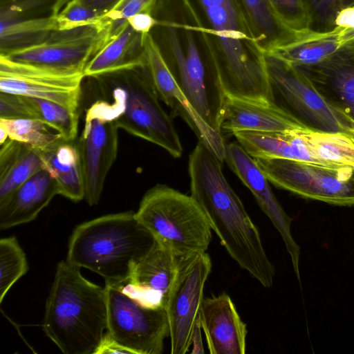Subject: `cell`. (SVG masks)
Here are the masks:
<instances>
[{
    "label": "cell",
    "mask_w": 354,
    "mask_h": 354,
    "mask_svg": "<svg viewBox=\"0 0 354 354\" xmlns=\"http://www.w3.org/2000/svg\"><path fill=\"white\" fill-rule=\"evenodd\" d=\"M226 96L269 102L263 51L237 0H185Z\"/></svg>",
    "instance_id": "6da1fadb"
},
{
    "label": "cell",
    "mask_w": 354,
    "mask_h": 354,
    "mask_svg": "<svg viewBox=\"0 0 354 354\" xmlns=\"http://www.w3.org/2000/svg\"><path fill=\"white\" fill-rule=\"evenodd\" d=\"M222 163L199 140L189 158L191 196L233 260L264 288H270L275 267L267 257L257 227L226 180Z\"/></svg>",
    "instance_id": "7a4b0ae2"
},
{
    "label": "cell",
    "mask_w": 354,
    "mask_h": 354,
    "mask_svg": "<svg viewBox=\"0 0 354 354\" xmlns=\"http://www.w3.org/2000/svg\"><path fill=\"white\" fill-rule=\"evenodd\" d=\"M153 15L158 24L151 34L173 77L206 124L221 133L225 94L189 6L185 0H159Z\"/></svg>",
    "instance_id": "3957f363"
},
{
    "label": "cell",
    "mask_w": 354,
    "mask_h": 354,
    "mask_svg": "<svg viewBox=\"0 0 354 354\" xmlns=\"http://www.w3.org/2000/svg\"><path fill=\"white\" fill-rule=\"evenodd\" d=\"M42 328L64 354H95L107 332L105 287L66 260L58 263L46 299Z\"/></svg>",
    "instance_id": "277c9868"
},
{
    "label": "cell",
    "mask_w": 354,
    "mask_h": 354,
    "mask_svg": "<svg viewBox=\"0 0 354 354\" xmlns=\"http://www.w3.org/2000/svg\"><path fill=\"white\" fill-rule=\"evenodd\" d=\"M155 240L128 211L104 215L77 225L70 236L66 261L121 286Z\"/></svg>",
    "instance_id": "5b68a950"
},
{
    "label": "cell",
    "mask_w": 354,
    "mask_h": 354,
    "mask_svg": "<svg viewBox=\"0 0 354 354\" xmlns=\"http://www.w3.org/2000/svg\"><path fill=\"white\" fill-rule=\"evenodd\" d=\"M90 78L111 103L118 128L163 148L174 158L182 156L178 134L159 102L146 65Z\"/></svg>",
    "instance_id": "8992f818"
},
{
    "label": "cell",
    "mask_w": 354,
    "mask_h": 354,
    "mask_svg": "<svg viewBox=\"0 0 354 354\" xmlns=\"http://www.w3.org/2000/svg\"><path fill=\"white\" fill-rule=\"evenodd\" d=\"M135 216L156 242L181 258L205 252L212 240L211 226L197 202L166 185L145 194Z\"/></svg>",
    "instance_id": "52a82bcc"
},
{
    "label": "cell",
    "mask_w": 354,
    "mask_h": 354,
    "mask_svg": "<svg viewBox=\"0 0 354 354\" xmlns=\"http://www.w3.org/2000/svg\"><path fill=\"white\" fill-rule=\"evenodd\" d=\"M269 102L310 131L354 136V122L330 105L296 66L264 53Z\"/></svg>",
    "instance_id": "ba28073f"
},
{
    "label": "cell",
    "mask_w": 354,
    "mask_h": 354,
    "mask_svg": "<svg viewBox=\"0 0 354 354\" xmlns=\"http://www.w3.org/2000/svg\"><path fill=\"white\" fill-rule=\"evenodd\" d=\"M253 158L268 180L278 187L331 205H354L353 168L283 158Z\"/></svg>",
    "instance_id": "9c48e42d"
},
{
    "label": "cell",
    "mask_w": 354,
    "mask_h": 354,
    "mask_svg": "<svg viewBox=\"0 0 354 354\" xmlns=\"http://www.w3.org/2000/svg\"><path fill=\"white\" fill-rule=\"evenodd\" d=\"M104 287L108 337L134 354H161L169 334L166 309L145 307L116 286Z\"/></svg>",
    "instance_id": "30bf717a"
},
{
    "label": "cell",
    "mask_w": 354,
    "mask_h": 354,
    "mask_svg": "<svg viewBox=\"0 0 354 354\" xmlns=\"http://www.w3.org/2000/svg\"><path fill=\"white\" fill-rule=\"evenodd\" d=\"M116 114L107 100L94 102L86 111L84 125L76 143L82 168L85 199L97 205L108 172L116 160L118 136Z\"/></svg>",
    "instance_id": "8fae6325"
},
{
    "label": "cell",
    "mask_w": 354,
    "mask_h": 354,
    "mask_svg": "<svg viewBox=\"0 0 354 354\" xmlns=\"http://www.w3.org/2000/svg\"><path fill=\"white\" fill-rule=\"evenodd\" d=\"M212 266L206 252L191 257L182 266L171 290L165 309L171 354H185L189 349Z\"/></svg>",
    "instance_id": "7c38bea8"
},
{
    "label": "cell",
    "mask_w": 354,
    "mask_h": 354,
    "mask_svg": "<svg viewBox=\"0 0 354 354\" xmlns=\"http://www.w3.org/2000/svg\"><path fill=\"white\" fill-rule=\"evenodd\" d=\"M97 37L94 26L55 31L41 43L0 54V57L48 71L84 73L94 55Z\"/></svg>",
    "instance_id": "4fadbf2b"
},
{
    "label": "cell",
    "mask_w": 354,
    "mask_h": 354,
    "mask_svg": "<svg viewBox=\"0 0 354 354\" xmlns=\"http://www.w3.org/2000/svg\"><path fill=\"white\" fill-rule=\"evenodd\" d=\"M84 73H63L0 57V92L41 98L78 111Z\"/></svg>",
    "instance_id": "5bb4252c"
},
{
    "label": "cell",
    "mask_w": 354,
    "mask_h": 354,
    "mask_svg": "<svg viewBox=\"0 0 354 354\" xmlns=\"http://www.w3.org/2000/svg\"><path fill=\"white\" fill-rule=\"evenodd\" d=\"M190 258L179 257L155 241L136 264L128 280L116 286L145 307L165 308L180 270Z\"/></svg>",
    "instance_id": "9a60e30c"
},
{
    "label": "cell",
    "mask_w": 354,
    "mask_h": 354,
    "mask_svg": "<svg viewBox=\"0 0 354 354\" xmlns=\"http://www.w3.org/2000/svg\"><path fill=\"white\" fill-rule=\"evenodd\" d=\"M146 66L159 96L169 106L173 115H180L204 142L223 162L226 145L221 133L209 127L190 104L177 84L162 56L151 32L145 37Z\"/></svg>",
    "instance_id": "2e32d148"
},
{
    "label": "cell",
    "mask_w": 354,
    "mask_h": 354,
    "mask_svg": "<svg viewBox=\"0 0 354 354\" xmlns=\"http://www.w3.org/2000/svg\"><path fill=\"white\" fill-rule=\"evenodd\" d=\"M225 161L249 188L262 211L281 234L290 256L294 271L299 280L300 249L290 231L292 218L285 212L268 183V179L254 159L236 143L226 145Z\"/></svg>",
    "instance_id": "e0dca14e"
},
{
    "label": "cell",
    "mask_w": 354,
    "mask_h": 354,
    "mask_svg": "<svg viewBox=\"0 0 354 354\" xmlns=\"http://www.w3.org/2000/svg\"><path fill=\"white\" fill-rule=\"evenodd\" d=\"M296 67L330 105L354 122V42L344 44L317 64Z\"/></svg>",
    "instance_id": "ac0fdd59"
},
{
    "label": "cell",
    "mask_w": 354,
    "mask_h": 354,
    "mask_svg": "<svg viewBox=\"0 0 354 354\" xmlns=\"http://www.w3.org/2000/svg\"><path fill=\"white\" fill-rule=\"evenodd\" d=\"M199 317L209 353H245L247 325L227 293L203 298Z\"/></svg>",
    "instance_id": "d6986e66"
},
{
    "label": "cell",
    "mask_w": 354,
    "mask_h": 354,
    "mask_svg": "<svg viewBox=\"0 0 354 354\" xmlns=\"http://www.w3.org/2000/svg\"><path fill=\"white\" fill-rule=\"evenodd\" d=\"M221 129L280 132L306 129L297 121L269 102L243 100L225 95Z\"/></svg>",
    "instance_id": "ffe728a7"
},
{
    "label": "cell",
    "mask_w": 354,
    "mask_h": 354,
    "mask_svg": "<svg viewBox=\"0 0 354 354\" xmlns=\"http://www.w3.org/2000/svg\"><path fill=\"white\" fill-rule=\"evenodd\" d=\"M57 194L55 180L46 170H40L0 201V229L35 220Z\"/></svg>",
    "instance_id": "44dd1931"
},
{
    "label": "cell",
    "mask_w": 354,
    "mask_h": 354,
    "mask_svg": "<svg viewBox=\"0 0 354 354\" xmlns=\"http://www.w3.org/2000/svg\"><path fill=\"white\" fill-rule=\"evenodd\" d=\"M145 35L134 30L127 23L113 39L90 59L84 71V76L93 77L145 66Z\"/></svg>",
    "instance_id": "7402d4cb"
},
{
    "label": "cell",
    "mask_w": 354,
    "mask_h": 354,
    "mask_svg": "<svg viewBox=\"0 0 354 354\" xmlns=\"http://www.w3.org/2000/svg\"><path fill=\"white\" fill-rule=\"evenodd\" d=\"M299 129L280 132L241 131L233 133L252 158H283L322 165L301 136Z\"/></svg>",
    "instance_id": "603a6c76"
},
{
    "label": "cell",
    "mask_w": 354,
    "mask_h": 354,
    "mask_svg": "<svg viewBox=\"0 0 354 354\" xmlns=\"http://www.w3.org/2000/svg\"><path fill=\"white\" fill-rule=\"evenodd\" d=\"M259 46L264 53L295 42L308 32H299L285 24L269 0H237Z\"/></svg>",
    "instance_id": "cb8c5ba5"
},
{
    "label": "cell",
    "mask_w": 354,
    "mask_h": 354,
    "mask_svg": "<svg viewBox=\"0 0 354 354\" xmlns=\"http://www.w3.org/2000/svg\"><path fill=\"white\" fill-rule=\"evenodd\" d=\"M37 150L43 162V169L57 184L59 194L75 202L84 198V176L76 144L64 140Z\"/></svg>",
    "instance_id": "d4e9b609"
},
{
    "label": "cell",
    "mask_w": 354,
    "mask_h": 354,
    "mask_svg": "<svg viewBox=\"0 0 354 354\" xmlns=\"http://www.w3.org/2000/svg\"><path fill=\"white\" fill-rule=\"evenodd\" d=\"M43 169L38 150L8 138L0 148V201Z\"/></svg>",
    "instance_id": "484cf974"
},
{
    "label": "cell",
    "mask_w": 354,
    "mask_h": 354,
    "mask_svg": "<svg viewBox=\"0 0 354 354\" xmlns=\"http://www.w3.org/2000/svg\"><path fill=\"white\" fill-rule=\"evenodd\" d=\"M58 31L53 13L48 17L24 18L0 12V54L41 43Z\"/></svg>",
    "instance_id": "4316f807"
},
{
    "label": "cell",
    "mask_w": 354,
    "mask_h": 354,
    "mask_svg": "<svg viewBox=\"0 0 354 354\" xmlns=\"http://www.w3.org/2000/svg\"><path fill=\"white\" fill-rule=\"evenodd\" d=\"M308 148L323 166L354 169V136L345 133L301 131Z\"/></svg>",
    "instance_id": "83f0119b"
},
{
    "label": "cell",
    "mask_w": 354,
    "mask_h": 354,
    "mask_svg": "<svg viewBox=\"0 0 354 354\" xmlns=\"http://www.w3.org/2000/svg\"><path fill=\"white\" fill-rule=\"evenodd\" d=\"M339 31L308 32L301 39L268 53L295 66L317 64L335 53L341 46Z\"/></svg>",
    "instance_id": "f1b7e54d"
},
{
    "label": "cell",
    "mask_w": 354,
    "mask_h": 354,
    "mask_svg": "<svg viewBox=\"0 0 354 354\" xmlns=\"http://www.w3.org/2000/svg\"><path fill=\"white\" fill-rule=\"evenodd\" d=\"M21 96L26 118L41 120L60 132L66 141H74L78 132V111L46 100Z\"/></svg>",
    "instance_id": "f546056e"
},
{
    "label": "cell",
    "mask_w": 354,
    "mask_h": 354,
    "mask_svg": "<svg viewBox=\"0 0 354 354\" xmlns=\"http://www.w3.org/2000/svg\"><path fill=\"white\" fill-rule=\"evenodd\" d=\"M0 129L9 138L37 149H44L65 140L56 129L37 119L0 118Z\"/></svg>",
    "instance_id": "4dcf8cb0"
},
{
    "label": "cell",
    "mask_w": 354,
    "mask_h": 354,
    "mask_svg": "<svg viewBox=\"0 0 354 354\" xmlns=\"http://www.w3.org/2000/svg\"><path fill=\"white\" fill-rule=\"evenodd\" d=\"M159 0H120L113 9L104 14L95 28L98 33L94 54L113 39L127 24V19L137 13L153 14Z\"/></svg>",
    "instance_id": "1f68e13d"
},
{
    "label": "cell",
    "mask_w": 354,
    "mask_h": 354,
    "mask_svg": "<svg viewBox=\"0 0 354 354\" xmlns=\"http://www.w3.org/2000/svg\"><path fill=\"white\" fill-rule=\"evenodd\" d=\"M28 270L26 254L15 236L0 239V303Z\"/></svg>",
    "instance_id": "d6a6232c"
},
{
    "label": "cell",
    "mask_w": 354,
    "mask_h": 354,
    "mask_svg": "<svg viewBox=\"0 0 354 354\" xmlns=\"http://www.w3.org/2000/svg\"><path fill=\"white\" fill-rule=\"evenodd\" d=\"M308 21V30L326 33L335 29V20L344 8L354 6V0H302Z\"/></svg>",
    "instance_id": "836d02e7"
},
{
    "label": "cell",
    "mask_w": 354,
    "mask_h": 354,
    "mask_svg": "<svg viewBox=\"0 0 354 354\" xmlns=\"http://www.w3.org/2000/svg\"><path fill=\"white\" fill-rule=\"evenodd\" d=\"M58 31L97 25L103 14L87 7L77 0H70L59 12H54Z\"/></svg>",
    "instance_id": "e575fe53"
},
{
    "label": "cell",
    "mask_w": 354,
    "mask_h": 354,
    "mask_svg": "<svg viewBox=\"0 0 354 354\" xmlns=\"http://www.w3.org/2000/svg\"><path fill=\"white\" fill-rule=\"evenodd\" d=\"M281 20L299 32H308L306 14L302 0H269Z\"/></svg>",
    "instance_id": "d590c367"
},
{
    "label": "cell",
    "mask_w": 354,
    "mask_h": 354,
    "mask_svg": "<svg viewBox=\"0 0 354 354\" xmlns=\"http://www.w3.org/2000/svg\"><path fill=\"white\" fill-rule=\"evenodd\" d=\"M127 21L134 30L142 35L150 33L158 24L153 14L147 12L137 13L129 17Z\"/></svg>",
    "instance_id": "8d00e7d4"
},
{
    "label": "cell",
    "mask_w": 354,
    "mask_h": 354,
    "mask_svg": "<svg viewBox=\"0 0 354 354\" xmlns=\"http://www.w3.org/2000/svg\"><path fill=\"white\" fill-rule=\"evenodd\" d=\"M335 29L339 32L354 29V6L342 9L335 20Z\"/></svg>",
    "instance_id": "74e56055"
},
{
    "label": "cell",
    "mask_w": 354,
    "mask_h": 354,
    "mask_svg": "<svg viewBox=\"0 0 354 354\" xmlns=\"http://www.w3.org/2000/svg\"><path fill=\"white\" fill-rule=\"evenodd\" d=\"M106 353L134 354L130 349L111 339L106 333L95 354Z\"/></svg>",
    "instance_id": "f35d334b"
},
{
    "label": "cell",
    "mask_w": 354,
    "mask_h": 354,
    "mask_svg": "<svg viewBox=\"0 0 354 354\" xmlns=\"http://www.w3.org/2000/svg\"><path fill=\"white\" fill-rule=\"evenodd\" d=\"M84 5L91 8L103 15L106 14L120 0H77Z\"/></svg>",
    "instance_id": "ab89813d"
},
{
    "label": "cell",
    "mask_w": 354,
    "mask_h": 354,
    "mask_svg": "<svg viewBox=\"0 0 354 354\" xmlns=\"http://www.w3.org/2000/svg\"><path fill=\"white\" fill-rule=\"evenodd\" d=\"M201 329L202 328L198 314L194 324L192 335V344H193V348L192 351H191L192 354L205 353L202 341Z\"/></svg>",
    "instance_id": "60d3db41"
},
{
    "label": "cell",
    "mask_w": 354,
    "mask_h": 354,
    "mask_svg": "<svg viewBox=\"0 0 354 354\" xmlns=\"http://www.w3.org/2000/svg\"><path fill=\"white\" fill-rule=\"evenodd\" d=\"M338 39L342 45L346 43L354 42V29L339 32Z\"/></svg>",
    "instance_id": "b9f144b4"
}]
</instances>
